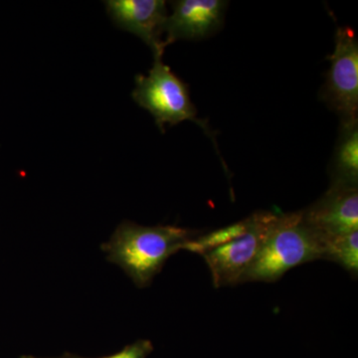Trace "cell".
Segmentation results:
<instances>
[{"label":"cell","instance_id":"8fae6325","mask_svg":"<svg viewBox=\"0 0 358 358\" xmlns=\"http://www.w3.org/2000/svg\"><path fill=\"white\" fill-rule=\"evenodd\" d=\"M252 215L239 222L231 224L226 227L220 228L208 233V234L197 235L189 241L186 242L182 250L190 252V253L203 255L206 252L211 251L230 243L233 240L243 236L246 234L252 225Z\"/></svg>","mask_w":358,"mask_h":358},{"label":"cell","instance_id":"8992f818","mask_svg":"<svg viewBox=\"0 0 358 358\" xmlns=\"http://www.w3.org/2000/svg\"><path fill=\"white\" fill-rule=\"evenodd\" d=\"M301 212L305 222L322 239L358 231L357 185L331 182L315 203Z\"/></svg>","mask_w":358,"mask_h":358},{"label":"cell","instance_id":"9c48e42d","mask_svg":"<svg viewBox=\"0 0 358 358\" xmlns=\"http://www.w3.org/2000/svg\"><path fill=\"white\" fill-rule=\"evenodd\" d=\"M331 171V182L358 185V122L341 126Z\"/></svg>","mask_w":358,"mask_h":358},{"label":"cell","instance_id":"7a4b0ae2","mask_svg":"<svg viewBox=\"0 0 358 358\" xmlns=\"http://www.w3.org/2000/svg\"><path fill=\"white\" fill-rule=\"evenodd\" d=\"M324 242L305 222L303 212L278 214L255 261L245 273L247 282H274L303 264L324 260Z\"/></svg>","mask_w":358,"mask_h":358},{"label":"cell","instance_id":"30bf717a","mask_svg":"<svg viewBox=\"0 0 358 358\" xmlns=\"http://www.w3.org/2000/svg\"><path fill=\"white\" fill-rule=\"evenodd\" d=\"M324 260L331 261L341 266L352 277L358 275V231L324 238Z\"/></svg>","mask_w":358,"mask_h":358},{"label":"cell","instance_id":"277c9868","mask_svg":"<svg viewBox=\"0 0 358 358\" xmlns=\"http://www.w3.org/2000/svg\"><path fill=\"white\" fill-rule=\"evenodd\" d=\"M331 68L322 99L341 119V126L358 121V41L350 27H338L336 45L329 57Z\"/></svg>","mask_w":358,"mask_h":358},{"label":"cell","instance_id":"52a82bcc","mask_svg":"<svg viewBox=\"0 0 358 358\" xmlns=\"http://www.w3.org/2000/svg\"><path fill=\"white\" fill-rule=\"evenodd\" d=\"M108 13L122 29L140 37L155 55H164V24L167 20L164 0H108Z\"/></svg>","mask_w":358,"mask_h":358},{"label":"cell","instance_id":"3957f363","mask_svg":"<svg viewBox=\"0 0 358 358\" xmlns=\"http://www.w3.org/2000/svg\"><path fill=\"white\" fill-rule=\"evenodd\" d=\"M162 56H154V65L147 76L136 75V88L131 95L134 102L152 115L162 131L166 124L173 126L192 121L208 134L207 124L197 119L196 108L192 102L187 86L164 64Z\"/></svg>","mask_w":358,"mask_h":358},{"label":"cell","instance_id":"7c38bea8","mask_svg":"<svg viewBox=\"0 0 358 358\" xmlns=\"http://www.w3.org/2000/svg\"><path fill=\"white\" fill-rule=\"evenodd\" d=\"M154 352V345L147 339H140V341H134L131 345H127L121 352L115 353V355H109V357H103L99 358H147L148 355ZM23 358H36L32 357H24ZM54 358H86L78 357L72 353H64L62 357Z\"/></svg>","mask_w":358,"mask_h":358},{"label":"cell","instance_id":"5b68a950","mask_svg":"<svg viewBox=\"0 0 358 358\" xmlns=\"http://www.w3.org/2000/svg\"><path fill=\"white\" fill-rule=\"evenodd\" d=\"M277 215L268 211L252 214L253 221L246 234L202 255L215 288L241 284L245 273L265 243Z\"/></svg>","mask_w":358,"mask_h":358},{"label":"cell","instance_id":"ba28073f","mask_svg":"<svg viewBox=\"0 0 358 358\" xmlns=\"http://www.w3.org/2000/svg\"><path fill=\"white\" fill-rule=\"evenodd\" d=\"M227 2L222 0H178L164 24V47L179 39H202L222 25Z\"/></svg>","mask_w":358,"mask_h":358},{"label":"cell","instance_id":"6da1fadb","mask_svg":"<svg viewBox=\"0 0 358 358\" xmlns=\"http://www.w3.org/2000/svg\"><path fill=\"white\" fill-rule=\"evenodd\" d=\"M199 232L178 226H141L124 221L102 245L107 260L124 270L138 288L152 284L167 259Z\"/></svg>","mask_w":358,"mask_h":358}]
</instances>
